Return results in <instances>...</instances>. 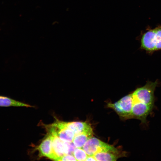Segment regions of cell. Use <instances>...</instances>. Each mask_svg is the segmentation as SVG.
<instances>
[{
    "label": "cell",
    "mask_w": 161,
    "mask_h": 161,
    "mask_svg": "<svg viewBox=\"0 0 161 161\" xmlns=\"http://www.w3.org/2000/svg\"><path fill=\"white\" fill-rule=\"evenodd\" d=\"M157 84V81L154 82L148 81L144 86L137 89L132 94L133 101L154 107V93Z\"/></svg>",
    "instance_id": "6da1fadb"
},
{
    "label": "cell",
    "mask_w": 161,
    "mask_h": 161,
    "mask_svg": "<svg viewBox=\"0 0 161 161\" xmlns=\"http://www.w3.org/2000/svg\"><path fill=\"white\" fill-rule=\"evenodd\" d=\"M133 104L132 94L122 97L114 103H109L107 106L112 109L121 118L130 119Z\"/></svg>",
    "instance_id": "7a4b0ae2"
},
{
    "label": "cell",
    "mask_w": 161,
    "mask_h": 161,
    "mask_svg": "<svg viewBox=\"0 0 161 161\" xmlns=\"http://www.w3.org/2000/svg\"><path fill=\"white\" fill-rule=\"evenodd\" d=\"M51 125L56 127H66L73 131L75 135L81 133H86L92 135L93 134L91 125L89 123L86 122H66L56 120L55 122Z\"/></svg>",
    "instance_id": "3957f363"
},
{
    "label": "cell",
    "mask_w": 161,
    "mask_h": 161,
    "mask_svg": "<svg viewBox=\"0 0 161 161\" xmlns=\"http://www.w3.org/2000/svg\"><path fill=\"white\" fill-rule=\"evenodd\" d=\"M146 46L152 52L161 49V26L148 30L143 34Z\"/></svg>",
    "instance_id": "277c9868"
},
{
    "label": "cell",
    "mask_w": 161,
    "mask_h": 161,
    "mask_svg": "<svg viewBox=\"0 0 161 161\" xmlns=\"http://www.w3.org/2000/svg\"><path fill=\"white\" fill-rule=\"evenodd\" d=\"M133 102L130 119H137L143 123H146L147 117L151 112L153 107L138 101Z\"/></svg>",
    "instance_id": "5b68a950"
},
{
    "label": "cell",
    "mask_w": 161,
    "mask_h": 161,
    "mask_svg": "<svg viewBox=\"0 0 161 161\" xmlns=\"http://www.w3.org/2000/svg\"><path fill=\"white\" fill-rule=\"evenodd\" d=\"M110 145L95 137H91L86 143L83 149L88 156H93L96 153L107 150Z\"/></svg>",
    "instance_id": "8992f818"
},
{
    "label": "cell",
    "mask_w": 161,
    "mask_h": 161,
    "mask_svg": "<svg viewBox=\"0 0 161 161\" xmlns=\"http://www.w3.org/2000/svg\"><path fill=\"white\" fill-rule=\"evenodd\" d=\"M37 149L39 151L40 157H46L51 160H58V157L53 150L52 137L49 133H48V135L42 141Z\"/></svg>",
    "instance_id": "52a82bcc"
},
{
    "label": "cell",
    "mask_w": 161,
    "mask_h": 161,
    "mask_svg": "<svg viewBox=\"0 0 161 161\" xmlns=\"http://www.w3.org/2000/svg\"><path fill=\"white\" fill-rule=\"evenodd\" d=\"M55 128L57 134L61 140L68 143L72 142L75 135L73 131L65 127Z\"/></svg>",
    "instance_id": "ba28073f"
},
{
    "label": "cell",
    "mask_w": 161,
    "mask_h": 161,
    "mask_svg": "<svg viewBox=\"0 0 161 161\" xmlns=\"http://www.w3.org/2000/svg\"><path fill=\"white\" fill-rule=\"evenodd\" d=\"M11 106L33 107L32 106L15 100L10 97L0 96V107Z\"/></svg>",
    "instance_id": "9c48e42d"
},
{
    "label": "cell",
    "mask_w": 161,
    "mask_h": 161,
    "mask_svg": "<svg viewBox=\"0 0 161 161\" xmlns=\"http://www.w3.org/2000/svg\"><path fill=\"white\" fill-rule=\"evenodd\" d=\"M93 156L97 161H116L121 157L112 152L104 151L98 152Z\"/></svg>",
    "instance_id": "30bf717a"
},
{
    "label": "cell",
    "mask_w": 161,
    "mask_h": 161,
    "mask_svg": "<svg viewBox=\"0 0 161 161\" xmlns=\"http://www.w3.org/2000/svg\"><path fill=\"white\" fill-rule=\"evenodd\" d=\"M93 135L86 133L76 134L72 141V143L76 148H82L86 141Z\"/></svg>",
    "instance_id": "8fae6325"
},
{
    "label": "cell",
    "mask_w": 161,
    "mask_h": 161,
    "mask_svg": "<svg viewBox=\"0 0 161 161\" xmlns=\"http://www.w3.org/2000/svg\"><path fill=\"white\" fill-rule=\"evenodd\" d=\"M73 154L77 161H85L88 156L84 150L81 148H75Z\"/></svg>",
    "instance_id": "7c38bea8"
},
{
    "label": "cell",
    "mask_w": 161,
    "mask_h": 161,
    "mask_svg": "<svg viewBox=\"0 0 161 161\" xmlns=\"http://www.w3.org/2000/svg\"><path fill=\"white\" fill-rule=\"evenodd\" d=\"M58 161H77L74 155L71 154H65L59 158Z\"/></svg>",
    "instance_id": "4fadbf2b"
},
{
    "label": "cell",
    "mask_w": 161,
    "mask_h": 161,
    "mask_svg": "<svg viewBox=\"0 0 161 161\" xmlns=\"http://www.w3.org/2000/svg\"><path fill=\"white\" fill-rule=\"evenodd\" d=\"M85 161H97L93 156H88Z\"/></svg>",
    "instance_id": "5bb4252c"
}]
</instances>
